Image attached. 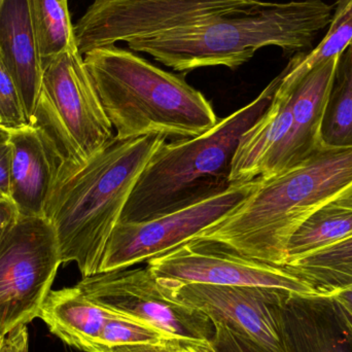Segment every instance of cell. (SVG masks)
<instances>
[{
    "label": "cell",
    "mask_w": 352,
    "mask_h": 352,
    "mask_svg": "<svg viewBox=\"0 0 352 352\" xmlns=\"http://www.w3.org/2000/svg\"><path fill=\"white\" fill-rule=\"evenodd\" d=\"M352 43V0H336L326 36L309 53H298L283 69L281 84L293 86L318 64L339 57Z\"/></svg>",
    "instance_id": "cell-23"
},
{
    "label": "cell",
    "mask_w": 352,
    "mask_h": 352,
    "mask_svg": "<svg viewBox=\"0 0 352 352\" xmlns=\"http://www.w3.org/2000/svg\"><path fill=\"white\" fill-rule=\"evenodd\" d=\"M76 287L98 305L151 324L175 340L207 343L214 335L212 320L167 297L148 268L97 273L82 277Z\"/></svg>",
    "instance_id": "cell-9"
},
{
    "label": "cell",
    "mask_w": 352,
    "mask_h": 352,
    "mask_svg": "<svg viewBox=\"0 0 352 352\" xmlns=\"http://www.w3.org/2000/svg\"><path fill=\"white\" fill-rule=\"evenodd\" d=\"M146 268L160 283L263 287L295 294H316L285 267L261 262L221 242L194 238L148 261Z\"/></svg>",
    "instance_id": "cell-11"
},
{
    "label": "cell",
    "mask_w": 352,
    "mask_h": 352,
    "mask_svg": "<svg viewBox=\"0 0 352 352\" xmlns=\"http://www.w3.org/2000/svg\"><path fill=\"white\" fill-rule=\"evenodd\" d=\"M0 124L8 129H18L29 121L14 80L0 58Z\"/></svg>",
    "instance_id": "cell-25"
},
{
    "label": "cell",
    "mask_w": 352,
    "mask_h": 352,
    "mask_svg": "<svg viewBox=\"0 0 352 352\" xmlns=\"http://www.w3.org/2000/svg\"><path fill=\"white\" fill-rule=\"evenodd\" d=\"M352 197L351 148H324L292 168L258 178L256 188L197 237L283 267L296 230L324 205Z\"/></svg>",
    "instance_id": "cell-2"
},
{
    "label": "cell",
    "mask_w": 352,
    "mask_h": 352,
    "mask_svg": "<svg viewBox=\"0 0 352 352\" xmlns=\"http://www.w3.org/2000/svg\"><path fill=\"white\" fill-rule=\"evenodd\" d=\"M291 99V89L279 84L266 113L240 140L232 164V184H246L260 177L267 159L289 133Z\"/></svg>",
    "instance_id": "cell-18"
},
{
    "label": "cell",
    "mask_w": 352,
    "mask_h": 352,
    "mask_svg": "<svg viewBox=\"0 0 352 352\" xmlns=\"http://www.w3.org/2000/svg\"><path fill=\"white\" fill-rule=\"evenodd\" d=\"M261 0H93L74 26L80 55L140 37L254 14Z\"/></svg>",
    "instance_id": "cell-7"
},
{
    "label": "cell",
    "mask_w": 352,
    "mask_h": 352,
    "mask_svg": "<svg viewBox=\"0 0 352 352\" xmlns=\"http://www.w3.org/2000/svg\"><path fill=\"white\" fill-rule=\"evenodd\" d=\"M10 133L12 130L8 129L4 126L0 125V144H8L10 142Z\"/></svg>",
    "instance_id": "cell-32"
},
{
    "label": "cell",
    "mask_w": 352,
    "mask_h": 352,
    "mask_svg": "<svg viewBox=\"0 0 352 352\" xmlns=\"http://www.w3.org/2000/svg\"><path fill=\"white\" fill-rule=\"evenodd\" d=\"M184 352H196L192 349V343L186 342L184 344Z\"/></svg>",
    "instance_id": "cell-34"
},
{
    "label": "cell",
    "mask_w": 352,
    "mask_h": 352,
    "mask_svg": "<svg viewBox=\"0 0 352 352\" xmlns=\"http://www.w3.org/2000/svg\"><path fill=\"white\" fill-rule=\"evenodd\" d=\"M12 148L10 142L0 144V194L10 198Z\"/></svg>",
    "instance_id": "cell-29"
},
{
    "label": "cell",
    "mask_w": 352,
    "mask_h": 352,
    "mask_svg": "<svg viewBox=\"0 0 352 352\" xmlns=\"http://www.w3.org/2000/svg\"><path fill=\"white\" fill-rule=\"evenodd\" d=\"M165 142L161 135L115 136L84 162L60 164L43 217L55 230L62 264L76 263L82 277L99 273L107 241L136 182Z\"/></svg>",
    "instance_id": "cell-1"
},
{
    "label": "cell",
    "mask_w": 352,
    "mask_h": 352,
    "mask_svg": "<svg viewBox=\"0 0 352 352\" xmlns=\"http://www.w3.org/2000/svg\"><path fill=\"white\" fill-rule=\"evenodd\" d=\"M279 322L285 352H352V333L331 295L287 294Z\"/></svg>",
    "instance_id": "cell-15"
},
{
    "label": "cell",
    "mask_w": 352,
    "mask_h": 352,
    "mask_svg": "<svg viewBox=\"0 0 352 352\" xmlns=\"http://www.w3.org/2000/svg\"><path fill=\"white\" fill-rule=\"evenodd\" d=\"M215 327L214 335L205 349L208 352H266L256 343L246 337L228 329L221 324H213Z\"/></svg>",
    "instance_id": "cell-26"
},
{
    "label": "cell",
    "mask_w": 352,
    "mask_h": 352,
    "mask_svg": "<svg viewBox=\"0 0 352 352\" xmlns=\"http://www.w3.org/2000/svg\"><path fill=\"white\" fill-rule=\"evenodd\" d=\"M332 14V6L322 0L266 2L254 14L140 37L127 45L176 72L211 66L234 70L268 45H276L285 54L309 53L320 31L330 25Z\"/></svg>",
    "instance_id": "cell-3"
},
{
    "label": "cell",
    "mask_w": 352,
    "mask_h": 352,
    "mask_svg": "<svg viewBox=\"0 0 352 352\" xmlns=\"http://www.w3.org/2000/svg\"><path fill=\"white\" fill-rule=\"evenodd\" d=\"M258 178L192 206L142 223H119L101 261L100 272L129 268L175 250L221 221L252 192Z\"/></svg>",
    "instance_id": "cell-10"
},
{
    "label": "cell",
    "mask_w": 352,
    "mask_h": 352,
    "mask_svg": "<svg viewBox=\"0 0 352 352\" xmlns=\"http://www.w3.org/2000/svg\"><path fill=\"white\" fill-rule=\"evenodd\" d=\"M82 57L119 140L146 135L188 140L219 122L200 91L129 50L113 45Z\"/></svg>",
    "instance_id": "cell-4"
},
{
    "label": "cell",
    "mask_w": 352,
    "mask_h": 352,
    "mask_svg": "<svg viewBox=\"0 0 352 352\" xmlns=\"http://www.w3.org/2000/svg\"><path fill=\"white\" fill-rule=\"evenodd\" d=\"M0 352H29V333L26 324L16 327L0 339Z\"/></svg>",
    "instance_id": "cell-28"
},
{
    "label": "cell",
    "mask_w": 352,
    "mask_h": 352,
    "mask_svg": "<svg viewBox=\"0 0 352 352\" xmlns=\"http://www.w3.org/2000/svg\"><path fill=\"white\" fill-rule=\"evenodd\" d=\"M29 16L41 65L76 47L68 2L62 0H27Z\"/></svg>",
    "instance_id": "cell-22"
},
{
    "label": "cell",
    "mask_w": 352,
    "mask_h": 352,
    "mask_svg": "<svg viewBox=\"0 0 352 352\" xmlns=\"http://www.w3.org/2000/svg\"><path fill=\"white\" fill-rule=\"evenodd\" d=\"M116 314L95 303L76 285L50 292L39 318L68 346L90 352L107 320Z\"/></svg>",
    "instance_id": "cell-17"
},
{
    "label": "cell",
    "mask_w": 352,
    "mask_h": 352,
    "mask_svg": "<svg viewBox=\"0 0 352 352\" xmlns=\"http://www.w3.org/2000/svg\"><path fill=\"white\" fill-rule=\"evenodd\" d=\"M324 148L352 146V43L340 54L320 126Z\"/></svg>",
    "instance_id": "cell-21"
},
{
    "label": "cell",
    "mask_w": 352,
    "mask_h": 352,
    "mask_svg": "<svg viewBox=\"0 0 352 352\" xmlns=\"http://www.w3.org/2000/svg\"><path fill=\"white\" fill-rule=\"evenodd\" d=\"M19 217V211L16 205L10 198L3 199L0 202V242L6 232L12 227Z\"/></svg>",
    "instance_id": "cell-31"
},
{
    "label": "cell",
    "mask_w": 352,
    "mask_h": 352,
    "mask_svg": "<svg viewBox=\"0 0 352 352\" xmlns=\"http://www.w3.org/2000/svg\"><path fill=\"white\" fill-rule=\"evenodd\" d=\"M205 344H206V343H192V347L196 352H208L207 349H205Z\"/></svg>",
    "instance_id": "cell-33"
},
{
    "label": "cell",
    "mask_w": 352,
    "mask_h": 352,
    "mask_svg": "<svg viewBox=\"0 0 352 352\" xmlns=\"http://www.w3.org/2000/svg\"><path fill=\"white\" fill-rule=\"evenodd\" d=\"M61 264L50 221L19 214L0 242V338L39 318Z\"/></svg>",
    "instance_id": "cell-8"
},
{
    "label": "cell",
    "mask_w": 352,
    "mask_h": 352,
    "mask_svg": "<svg viewBox=\"0 0 352 352\" xmlns=\"http://www.w3.org/2000/svg\"><path fill=\"white\" fill-rule=\"evenodd\" d=\"M182 341H165L161 343L124 345V346L101 349L95 352H184Z\"/></svg>",
    "instance_id": "cell-27"
},
{
    "label": "cell",
    "mask_w": 352,
    "mask_h": 352,
    "mask_svg": "<svg viewBox=\"0 0 352 352\" xmlns=\"http://www.w3.org/2000/svg\"><path fill=\"white\" fill-rule=\"evenodd\" d=\"M331 297L334 300L341 318L352 333V285L331 294Z\"/></svg>",
    "instance_id": "cell-30"
},
{
    "label": "cell",
    "mask_w": 352,
    "mask_h": 352,
    "mask_svg": "<svg viewBox=\"0 0 352 352\" xmlns=\"http://www.w3.org/2000/svg\"><path fill=\"white\" fill-rule=\"evenodd\" d=\"M62 1H67L68 2V0H62Z\"/></svg>",
    "instance_id": "cell-36"
},
{
    "label": "cell",
    "mask_w": 352,
    "mask_h": 352,
    "mask_svg": "<svg viewBox=\"0 0 352 352\" xmlns=\"http://www.w3.org/2000/svg\"><path fill=\"white\" fill-rule=\"evenodd\" d=\"M283 74L252 102L198 138L165 142L153 155L119 223H142L182 210L231 188L232 164L242 136L272 102Z\"/></svg>",
    "instance_id": "cell-5"
},
{
    "label": "cell",
    "mask_w": 352,
    "mask_h": 352,
    "mask_svg": "<svg viewBox=\"0 0 352 352\" xmlns=\"http://www.w3.org/2000/svg\"><path fill=\"white\" fill-rule=\"evenodd\" d=\"M0 125H1V124H0Z\"/></svg>",
    "instance_id": "cell-37"
},
{
    "label": "cell",
    "mask_w": 352,
    "mask_h": 352,
    "mask_svg": "<svg viewBox=\"0 0 352 352\" xmlns=\"http://www.w3.org/2000/svg\"><path fill=\"white\" fill-rule=\"evenodd\" d=\"M0 339H1V338H0Z\"/></svg>",
    "instance_id": "cell-38"
},
{
    "label": "cell",
    "mask_w": 352,
    "mask_h": 352,
    "mask_svg": "<svg viewBox=\"0 0 352 352\" xmlns=\"http://www.w3.org/2000/svg\"><path fill=\"white\" fill-rule=\"evenodd\" d=\"M165 341H175V339L151 324L118 314L107 320L96 344L90 352L109 347L161 343Z\"/></svg>",
    "instance_id": "cell-24"
},
{
    "label": "cell",
    "mask_w": 352,
    "mask_h": 352,
    "mask_svg": "<svg viewBox=\"0 0 352 352\" xmlns=\"http://www.w3.org/2000/svg\"><path fill=\"white\" fill-rule=\"evenodd\" d=\"M0 58L16 84L30 122L41 94L43 65L27 0H0Z\"/></svg>",
    "instance_id": "cell-16"
},
{
    "label": "cell",
    "mask_w": 352,
    "mask_h": 352,
    "mask_svg": "<svg viewBox=\"0 0 352 352\" xmlns=\"http://www.w3.org/2000/svg\"><path fill=\"white\" fill-rule=\"evenodd\" d=\"M351 235L352 197L333 201L312 213L296 230L287 242L285 265Z\"/></svg>",
    "instance_id": "cell-19"
},
{
    "label": "cell",
    "mask_w": 352,
    "mask_h": 352,
    "mask_svg": "<svg viewBox=\"0 0 352 352\" xmlns=\"http://www.w3.org/2000/svg\"><path fill=\"white\" fill-rule=\"evenodd\" d=\"M283 267L316 294L331 295L351 287L352 235Z\"/></svg>",
    "instance_id": "cell-20"
},
{
    "label": "cell",
    "mask_w": 352,
    "mask_h": 352,
    "mask_svg": "<svg viewBox=\"0 0 352 352\" xmlns=\"http://www.w3.org/2000/svg\"><path fill=\"white\" fill-rule=\"evenodd\" d=\"M29 123L43 128L64 156L78 161L94 156L115 138L78 47L43 66L38 102Z\"/></svg>",
    "instance_id": "cell-6"
},
{
    "label": "cell",
    "mask_w": 352,
    "mask_h": 352,
    "mask_svg": "<svg viewBox=\"0 0 352 352\" xmlns=\"http://www.w3.org/2000/svg\"><path fill=\"white\" fill-rule=\"evenodd\" d=\"M338 57H333L302 76L292 90V124L289 133L270 155L260 177H270L296 166L322 148L320 126Z\"/></svg>",
    "instance_id": "cell-13"
},
{
    "label": "cell",
    "mask_w": 352,
    "mask_h": 352,
    "mask_svg": "<svg viewBox=\"0 0 352 352\" xmlns=\"http://www.w3.org/2000/svg\"><path fill=\"white\" fill-rule=\"evenodd\" d=\"M158 283L167 297L200 310L213 324H223L266 352H285L279 310L292 292L263 287Z\"/></svg>",
    "instance_id": "cell-12"
},
{
    "label": "cell",
    "mask_w": 352,
    "mask_h": 352,
    "mask_svg": "<svg viewBox=\"0 0 352 352\" xmlns=\"http://www.w3.org/2000/svg\"><path fill=\"white\" fill-rule=\"evenodd\" d=\"M6 198H8V197L2 196V195L0 194V202H1V201L3 200V199H6Z\"/></svg>",
    "instance_id": "cell-35"
},
{
    "label": "cell",
    "mask_w": 352,
    "mask_h": 352,
    "mask_svg": "<svg viewBox=\"0 0 352 352\" xmlns=\"http://www.w3.org/2000/svg\"><path fill=\"white\" fill-rule=\"evenodd\" d=\"M10 144V199L19 214L43 217L45 201L63 155L50 134L36 124L12 129Z\"/></svg>",
    "instance_id": "cell-14"
}]
</instances>
